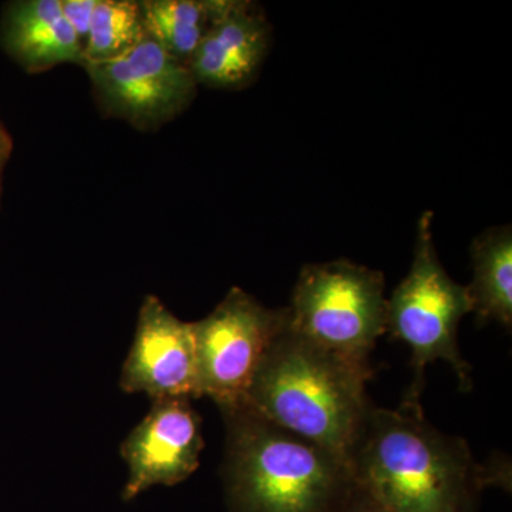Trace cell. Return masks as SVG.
Segmentation results:
<instances>
[{"label":"cell","instance_id":"cell-17","mask_svg":"<svg viewBox=\"0 0 512 512\" xmlns=\"http://www.w3.org/2000/svg\"><path fill=\"white\" fill-rule=\"evenodd\" d=\"M10 153H12V140H10L9 134L6 133L5 128L0 124V171H2L6 161H8Z\"/></svg>","mask_w":512,"mask_h":512},{"label":"cell","instance_id":"cell-15","mask_svg":"<svg viewBox=\"0 0 512 512\" xmlns=\"http://www.w3.org/2000/svg\"><path fill=\"white\" fill-rule=\"evenodd\" d=\"M60 2H62L64 18L72 26L84 52L97 0H60Z\"/></svg>","mask_w":512,"mask_h":512},{"label":"cell","instance_id":"cell-8","mask_svg":"<svg viewBox=\"0 0 512 512\" xmlns=\"http://www.w3.org/2000/svg\"><path fill=\"white\" fill-rule=\"evenodd\" d=\"M120 387L153 402L201 397L192 322L178 319L157 296L147 295L141 303Z\"/></svg>","mask_w":512,"mask_h":512},{"label":"cell","instance_id":"cell-5","mask_svg":"<svg viewBox=\"0 0 512 512\" xmlns=\"http://www.w3.org/2000/svg\"><path fill=\"white\" fill-rule=\"evenodd\" d=\"M289 328L319 348L370 366L387 333L384 275L348 259L303 266L288 308Z\"/></svg>","mask_w":512,"mask_h":512},{"label":"cell","instance_id":"cell-10","mask_svg":"<svg viewBox=\"0 0 512 512\" xmlns=\"http://www.w3.org/2000/svg\"><path fill=\"white\" fill-rule=\"evenodd\" d=\"M271 33V25L256 3L221 0L210 30L188 63L195 82L212 89H244L258 76Z\"/></svg>","mask_w":512,"mask_h":512},{"label":"cell","instance_id":"cell-12","mask_svg":"<svg viewBox=\"0 0 512 512\" xmlns=\"http://www.w3.org/2000/svg\"><path fill=\"white\" fill-rule=\"evenodd\" d=\"M474 275L466 286L471 313L478 322L512 325V231L511 225L487 229L471 247Z\"/></svg>","mask_w":512,"mask_h":512},{"label":"cell","instance_id":"cell-16","mask_svg":"<svg viewBox=\"0 0 512 512\" xmlns=\"http://www.w3.org/2000/svg\"><path fill=\"white\" fill-rule=\"evenodd\" d=\"M342 512H387L384 511L383 508H380L379 505L373 503L369 497H366L365 494L360 493V491L356 490L355 495H353L350 503L346 505L345 510Z\"/></svg>","mask_w":512,"mask_h":512},{"label":"cell","instance_id":"cell-13","mask_svg":"<svg viewBox=\"0 0 512 512\" xmlns=\"http://www.w3.org/2000/svg\"><path fill=\"white\" fill-rule=\"evenodd\" d=\"M220 5L221 0L141 2L147 35L187 66L210 30Z\"/></svg>","mask_w":512,"mask_h":512},{"label":"cell","instance_id":"cell-1","mask_svg":"<svg viewBox=\"0 0 512 512\" xmlns=\"http://www.w3.org/2000/svg\"><path fill=\"white\" fill-rule=\"evenodd\" d=\"M356 490L387 512H480L485 488L510 490L507 466H481L423 410L372 406L349 461Z\"/></svg>","mask_w":512,"mask_h":512},{"label":"cell","instance_id":"cell-2","mask_svg":"<svg viewBox=\"0 0 512 512\" xmlns=\"http://www.w3.org/2000/svg\"><path fill=\"white\" fill-rule=\"evenodd\" d=\"M372 366L357 365L284 330L256 370L241 406L311 441L349 466L372 409Z\"/></svg>","mask_w":512,"mask_h":512},{"label":"cell","instance_id":"cell-3","mask_svg":"<svg viewBox=\"0 0 512 512\" xmlns=\"http://www.w3.org/2000/svg\"><path fill=\"white\" fill-rule=\"evenodd\" d=\"M228 512H342L356 493L352 471L325 448L245 407L221 410Z\"/></svg>","mask_w":512,"mask_h":512},{"label":"cell","instance_id":"cell-14","mask_svg":"<svg viewBox=\"0 0 512 512\" xmlns=\"http://www.w3.org/2000/svg\"><path fill=\"white\" fill-rule=\"evenodd\" d=\"M147 36L141 2L97 0L89 39L84 47V63L116 59Z\"/></svg>","mask_w":512,"mask_h":512},{"label":"cell","instance_id":"cell-7","mask_svg":"<svg viewBox=\"0 0 512 512\" xmlns=\"http://www.w3.org/2000/svg\"><path fill=\"white\" fill-rule=\"evenodd\" d=\"M83 67L101 111L140 131H156L177 119L198 92L190 67L148 35L116 59Z\"/></svg>","mask_w":512,"mask_h":512},{"label":"cell","instance_id":"cell-6","mask_svg":"<svg viewBox=\"0 0 512 512\" xmlns=\"http://www.w3.org/2000/svg\"><path fill=\"white\" fill-rule=\"evenodd\" d=\"M288 323V308L269 309L244 289H229L210 315L192 322L201 397H210L221 410L241 406Z\"/></svg>","mask_w":512,"mask_h":512},{"label":"cell","instance_id":"cell-9","mask_svg":"<svg viewBox=\"0 0 512 512\" xmlns=\"http://www.w3.org/2000/svg\"><path fill=\"white\" fill-rule=\"evenodd\" d=\"M202 448L201 419L191 400L153 402L121 444L128 470L121 500L131 503L150 488L174 487L188 480L200 467Z\"/></svg>","mask_w":512,"mask_h":512},{"label":"cell","instance_id":"cell-11","mask_svg":"<svg viewBox=\"0 0 512 512\" xmlns=\"http://www.w3.org/2000/svg\"><path fill=\"white\" fill-rule=\"evenodd\" d=\"M5 45L23 69L43 73L60 64L83 66V47L64 18L60 0H25L10 6Z\"/></svg>","mask_w":512,"mask_h":512},{"label":"cell","instance_id":"cell-4","mask_svg":"<svg viewBox=\"0 0 512 512\" xmlns=\"http://www.w3.org/2000/svg\"><path fill=\"white\" fill-rule=\"evenodd\" d=\"M433 212H423L409 274L387 299L386 330L412 350L414 379L402 406L421 409L424 369L436 360L453 367L461 389H471V367L461 356L457 330L471 313L467 288L447 275L434 247Z\"/></svg>","mask_w":512,"mask_h":512}]
</instances>
